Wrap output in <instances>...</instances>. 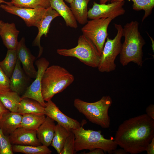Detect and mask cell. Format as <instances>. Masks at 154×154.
<instances>
[{
	"mask_svg": "<svg viewBox=\"0 0 154 154\" xmlns=\"http://www.w3.org/2000/svg\"><path fill=\"white\" fill-rule=\"evenodd\" d=\"M16 51L17 59L22 64L25 72L31 78L35 79L37 72L33 63L36 58L26 47L24 38L23 37L19 42Z\"/></svg>",
	"mask_w": 154,
	"mask_h": 154,
	"instance_id": "cell-14",
	"label": "cell"
},
{
	"mask_svg": "<svg viewBox=\"0 0 154 154\" xmlns=\"http://www.w3.org/2000/svg\"><path fill=\"white\" fill-rule=\"evenodd\" d=\"M84 124H81L78 128L71 130L75 136L74 149L76 152L84 149L90 151L100 148L104 152L111 154L117 148V145L114 140L105 138L100 130L85 129L83 127Z\"/></svg>",
	"mask_w": 154,
	"mask_h": 154,
	"instance_id": "cell-5",
	"label": "cell"
},
{
	"mask_svg": "<svg viewBox=\"0 0 154 154\" xmlns=\"http://www.w3.org/2000/svg\"><path fill=\"white\" fill-rule=\"evenodd\" d=\"M69 130L57 123L56 125L54 136L51 144L58 154H60L66 140L70 134Z\"/></svg>",
	"mask_w": 154,
	"mask_h": 154,
	"instance_id": "cell-24",
	"label": "cell"
},
{
	"mask_svg": "<svg viewBox=\"0 0 154 154\" xmlns=\"http://www.w3.org/2000/svg\"><path fill=\"white\" fill-rule=\"evenodd\" d=\"M100 4H106L107 2H110V0H99Z\"/></svg>",
	"mask_w": 154,
	"mask_h": 154,
	"instance_id": "cell-39",
	"label": "cell"
},
{
	"mask_svg": "<svg viewBox=\"0 0 154 154\" xmlns=\"http://www.w3.org/2000/svg\"><path fill=\"white\" fill-rule=\"evenodd\" d=\"M56 52L61 56L75 57L86 65L94 68L98 67L101 56L94 44L83 35L79 36L76 47L57 49Z\"/></svg>",
	"mask_w": 154,
	"mask_h": 154,
	"instance_id": "cell-6",
	"label": "cell"
},
{
	"mask_svg": "<svg viewBox=\"0 0 154 154\" xmlns=\"http://www.w3.org/2000/svg\"><path fill=\"white\" fill-rule=\"evenodd\" d=\"M50 7L56 11L64 19L66 25L76 29L77 21L70 9L63 0H49Z\"/></svg>",
	"mask_w": 154,
	"mask_h": 154,
	"instance_id": "cell-20",
	"label": "cell"
},
{
	"mask_svg": "<svg viewBox=\"0 0 154 154\" xmlns=\"http://www.w3.org/2000/svg\"><path fill=\"white\" fill-rule=\"evenodd\" d=\"M126 0L133 2L132 7L134 10L144 11L145 13L142 19V22L151 15L154 7V0H110V2H121Z\"/></svg>",
	"mask_w": 154,
	"mask_h": 154,
	"instance_id": "cell-26",
	"label": "cell"
},
{
	"mask_svg": "<svg viewBox=\"0 0 154 154\" xmlns=\"http://www.w3.org/2000/svg\"><path fill=\"white\" fill-rule=\"evenodd\" d=\"M0 7L6 12L20 17L27 26H35L37 27L46 9L19 7L11 4H1Z\"/></svg>",
	"mask_w": 154,
	"mask_h": 154,
	"instance_id": "cell-10",
	"label": "cell"
},
{
	"mask_svg": "<svg viewBox=\"0 0 154 154\" xmlns=\"http://www.w3.org/2000/svg\"><path fill=\"white\" fill-rule=\"evenodd\" d=\"M11 90L15 92L21 96L33 81L22 68L20 61L17 59L12 74L9 78Z\"/></svg>",
	"mask_w": 154,
	"mask_h": 154,
	"instance_id": "cell-13",
	"label": "cell"
},
{
	"mask_svg": "<svg viewBox=\"0 0 154 154\" xmlns=\"http://www.w3.org/2000/svg\"><path fill=\"white\" fill-rule=\"evenodd\" d=\"M9 136L5 135L0 129V154H13Z\"/></svg>",
	"mask_w": 154,
	"mask_h": 154,
	"instance_id": "cell-30",
	"label": "cell"
},
{
	"mask_svg": "<svg viewBox=\"0 0 154 154\" xmlns=\"http://www.w3.org/2000/svg\"><path fill=\"white\" fill-rule=\"evenodd\" d=\"M35 64L37 68V76L21 97L33 99L45 107L46 104L42 94L41 83L43 74L48 67L49 62L45 58H41L36 61Z\"/></svg>",
	"mask_w": 154,
	"mask_h": 154,
	"instance_id": "cell-9",
	"label": "cell"
},
{
	"mask_svg": "<svg viewBox=\"0 0 154 154\" xmlns=\"http://www.w3.org/2000/svg\"><path fill=\"white\" fill-rule=\"evenodd\" d=\"M17 60L16 49L8 50L5 58L0 61L1 68L9 78L15 68Z\"/></svg>",
	"mask_w": 154,
	"mask_h": 154,
	"instance_id": "cell-28",
	"label": "cell"
},
{
	"mask_svg": "<svg viewBox=\"0 0 154 154\" xmlns=\"http://www.w3.org/2000/svg\"><path fill=\"white\" fill-rule=\"evenodd\" d=\"M146 114L151 119L154 120V105L150 104L146 108Z\"/></svg>",
	"mask_w": 154,
	"mask_h": 154,
	"instance_id": "cell-33",
	"label": "cell"
},
{
	"mask_svg": "<svg viewBox=\"0 0 154 154\" xmlns=\"http://www.w3.org/2000/svg\"><path fill=\"white\" fill-rule=\"evenodd\" d=\"M127 153L123 149H116L113 151L111 154H125Z\"/></svg>",
	"mask_w": 154,
	"mask_h": 154,
	"instance_id": "cell-37",
	"label": "cell"
},
{
	"mask_svg": "<svg viewBox=\"0 0 154 154\" xmlns=\"http://www.w3.org/2000/svg\"><path fill=\"white\" fill-rule=\"evenodd\" d=\"M9 137L12 145L35 146L42 145L37 137L36 130H28L21 127Z\"/></svg>",
	"mask_w": 154,
	"mask_h": 154,
	"instance_id": "cell-15",
	"label": "cell"
},
{
	"mask_svg": "<svg viewBox=\"0 0 154 154\" xmlns=\"http://www.w3.org/2000/svg\"><path fill=\"white\" fill-rule=\"evenodd\" d=\"M54 121L47 116L37 130V137L42 145L48 147L51 145L56 126Z\"/></svg>",
	"mask_w": 154,
	"mask_h": 154,
	"instance_id": "cell-19",
	"label": "cell"
},
{
	"mask_svg": "<svg viewBox=\"0 0 154 154\" xmlns=\"http://www.w3.org/2000/svg\"><path fill=\"white\" fill-rule=\"evenodd\" d=\"M9 111L5 107L0 100V120L2 117L3 115L5 113Z\"/></svg>",
	"mask_w": 154,
	"mask_h": 154,
	"instance_id": "cell-36",
	"label": "cell"
},
{
	"mask_svg": "<svg viewBox=\"0 0 154 154\" xmlns=\"http://www.w3.org/2000/svg\"><path fill=\"white\" fill-rule=\"evenodd\" d=\"M154 137V120L146 114L125 120L119 126L114 141L127 153L137 154L145 151Z\"/></svg>",
	"mask_w": 154,
	"mask_h": 154,
	"instance_id": "cell-1",
	"label": "cell"
},
{
	"mask_svg": "<svg viewBox=\"0 0 154 154\" xmlns=\"http://www.w3.org/2000/svg\"><path fill=\"white\" fill-rule=\"evenodd\" d=\"M74 80L73 75L64 68L57 65L48 67L43 74L41 92L44 100H51L55 94L62 92Z\"/></svg>",
	"mask_w": 154,
	"mask_h": 154,
	"instance_id": "cell-3",
	"label": "cell"
},
{
	"mask_svg": "<svg viewBox=\"0 0 154 154\" xmlns=\"http://www.w3.org/2000/svg\"><path fill=\"white\" fill-rule=\"evenodd\" d=\"M45 104V115L57 122V123L70 131L81 126V124L78 121L63 113L51 100Z\"/></svg>",
	"mask_w": 154,
	"mask_h": 154,
	"instance_id": "cell-12",
	"label": "cell"
},
{
	"mask_svg": "<svg viewBox=\"0 0 154 154\" xmlns=\"http://www.w3.org/2000/svg\"><path fill=\"white\" fill-rule=\"evenodd\" d=\"M145 151L147 154H154V137L147 145Z\"/></svg>",
	"mask_w": 154,
	"mask_h": 154,
	"instance_id": "cell-34",
	"label": "cell"
},
{
	"mask_svg": "<svg viewBox=\"0 0 154 154\" xmlns=\"http://www.w3.org/2000/svg\"><path fill=\"white\" fill-rule=\"evenodd\" d=\"M19 33L14 23L0 21V36L8 50L16 49L19 43L18 37Z\"/></svg>",
	"mask_w": 154,
	"mask_h": 154,
	"instance_id": "cell-17",
	"label": "cell"
},
{
	"mask_svg": "<svg viewBox=\"0 0 154 154\" xmlns=\"http://www.w3.org/2000/svg\"><path fill=\"white\" fill-rule=\"evenodd\" d=\"M10 2L11 5L21 8L47 9L50 7L49 0H11Z\"/></svg>",
	"mask_w": 154,
	"mask_h": 154,
	"instance_id": "cell-29",
	"label": "cell"
},
{
	"mask_svg": "<svg viewBox=\"0 0 154 154\" xmlns=\"http://www.w3.org/2000/svg\"><path fill=\"white\" fill-rule=\"evenodd\" d=\"M104 151L102 149L97 148L93 150L90 151L88 152L84 153L86 154H104Z\"/></svg>",
	"mask_w": 154,
	"mask_h": 154,
	"instance_id": "cell-35",
	"label": "cell"
},
{
	"mask_svg": "<svg viewBox=\"0 0 154 154\" xmlns=\"http://www.w3.org/2000/svg\"><path fill=\"white\" fill-rule=\"evenodd\" d=\"M2 3H4L5 4L7 5H10L11 4L10 2H7L4 0H0V5Z\"/></svg>",
	"mask_w": 154,
	"mask_h": 154,
	"instance_id": "cell-38",
	"label": "cell"
},
{
	"mask_svg": "<svg viewBox=\"0 0 154 154\" xmlns=\"http://www.w3.org/2000/svg\"><path fill=\"white\" fill-rule=\"evenodd\" d=\"M91 0H73L70 8L76 21L84 25L88 21L87 6Z\"/></svg>",
	"mask_w": 154,
	"mask_h": 154,
	"instance_id": "cell-21",
	"label": "cell"
},
{
	"mask_svg": "<svg viewBox=\"0 0 154 154\" xmlns=\"http://www.w3.org/2000/svg\"><path fill=\"white\" fill-rule=\"evenodd\" d=\"M21 127L28 130H36L44 121L45 115L30 113L22 115Z\"/></svg>",
	"mask_w": 154,
	"mask_h": 154,
	"instance_id": "cell-25",
	"label": "cell"
},
{
	"mask_svg": "<svg viewBox=\"0 0 154 154\" xmlns=\"http://www.w3.org/2000/svg\"><path fill=\"white\" fill-rule=\"evenodd\" d=\"M114 25L117 33L113 39L107 38L97 67L101 72H109L115 70V61L121 50L123 28L120 24L114 23Z\"/></svg>",
	"mask_w": 154,
	"mask_h": 154,
	"instance_id": "cell-7",
	"label": "cell"
},
{
	"mask_svg": "<svg viewBox=\"0 0 154 154\" xmlns=\"http://www.w3.org/2000/svg\"><path fill=\"white\" fill-rule=\"evenodd\" d=\"M114 19L109 17L92 19L88 21L81 28L83 35L92 42L100 55L108 35V26Z\"/></svg>",
	"mask_w": 154,
	"mask_h": 154,
	"instance_id": "cell-8",
	"label": "cell"
},
{
	"mask_svg": "<svg viewBox=\"0 0 154 154\" xmlns=\"http://www.w3.org/2000/svg\"><path fill=\"white\" fill-rule=\"evenodd\" d=\"M17 112L21 115L30 113L45 115L44 107L36 100L27 98H21Z\"/></svg>",
	"mask_w": 154,
	"mask_h": 154,
	"instance_id": "cell-22",
	"label": "cell"
},
{
	"mask_svg": "<svg viewBox=\"0 0 154 154\" xmlns=\"http://www.w3.org/2000/svg\"><path fill=\"white\" fill-rule=\"evenodd\" d=\"M75 136L71 131L67 138L60 154H74L76 152L74 149Z\"/></svg>",
	"mask_w": 154,
	"mask_h": 154,
	"instance_id": "cell-31",
	"label": "cell"
},
{
	"mask_svg": "<svg viewBox=\"0 0 154 154\" xmlns=\"http://www.w3.org/2000/svg\"><path fill=\"white\" fill-rule=\"evenodd\" d=\"M21 96L17 92L11 90L0 91V100L10 112H17Z\"/></svg>",
	"mask_w": 154,
	"mask_h": 154,
	"instance_id": "cell-23",
	"label": "cell"
},
{
	"mask_svg": "<svg viewBox=\"0 0 154 154\" xmlns=\"http://www.w3.org/2000/svg\"><path fill=\"white\" fill-rule=\"evenodd\" d=\"M13 153L25 154H50L52 151L48 147L41 145L38 146L12 145Z\"/></svg>",
	"mask_w": 154,
	"mask_h": 154,
	"instance_id": "cell-27",
	"label": "cell"
},
{
	"mask_svg": "<svg viewBox=\"0 0 154 154\" xmlns=\"http://www.w3.org/2000/svg\"><path fill=\"white\" fill-rule=\"evenodd\" d=\"M139 23L136 21L127 23L123 29L124 41L120 53V61L123 66L133 62L138 66H142V48L145 41L139 30Z\"/></svg>",
	"mask_w": 154,
	"mask_h": 154,
	"instance_id": "cell-2",
	"label": "cell"
},
{
	"mask_svg": "<svg viewBox=\"0 0 154 154\" xmlns=\"http://www.w3.org/2000/svg\"><path fill=\"white\" fill-rule=\"evenodd\" d=\"M125 1L115 2L108 4L93 2L92 7L88 11V18L91 20L112 17L123 15L125 10L123 7Z\"/></svg>",
	"mask_w": 154,
	"mask_h": 154,
	"instance_id": "cell-11",
	"label": "cell"
},
{
	"mask_svg": "<svg viewBox=\"0 0 154 154\" xmlns=\"http://www.w3.org/2000/svg\"><path fill=\"white\" fill-rule=\"evenodd\" d=\"M112 103L111 97L106 96L94 102H87L76 98L74 100V105L90 121L102 128H107L110 127V124L108 112Z\"/></svg>",
	"mask_w": 154,
	"mask_h": 154,
	"instance_id": "cell-4",
	"label": "cell"
},
{
	"mask_svg": "<svg viewBox=\"0 0 154 154\" xmlns=\"http://www.w3.org/2000/svg\"><path fill=\"white\" fill-rule=\"evenodd\" d=\"M22 115L9 111L0 120V129L6 136H9L17 129L21 127Z\"/></svg>",
	"mask_w": 154,
	"mask_h": 154,
	"instance_id": "cell-18",
	"label": "cell"
},
{
	"mask_svg": "<svg viewBox=\"0 0 154 154\" xmlns=\"http://www.w3.org/2000/svg\"><path fill=\"white\" fill-rule=\"evenodd\" d=\"M11 90L9 78L7 76L0 65V91Z\"/></svg>",
	"mask_w": 154,
	"mask_h": 154,
	"instance_id": "cell-32",
	"label": "cell"
},
{
	"mask_svg": "<svg viewBox=\"0 0 154 154\" xmlns=\"http://www.w3.org/2000/svg\"><path fill=\"white\" fill-rule=\"evenodd\" d=\"M67 2V3H70V4H71L73 0H64Z\"/></svg>",
	"mask_w": 154,
	"mask_h": 154,
	"instance_id": "cell-40",
	"label": "cell"
},
{
	"mask_svg": "<svg viewBox=\"0 0 154 154\" xmlns=\"http://www.w3.org/2000/svg\"><path fill=\"white\" fill-rule=\"evenodd\" d=\"M60 16L58 13L50 7L46 9L37 28L38 29L37 35L34 39L33 46H38L39 48V52L38 57L42 55L43 48L41 46L40 40L41 37L44 35L47 37L48 33L50 24L52 20L56 17Z\"/></svg>",
	"mask_w": 154,
	"mask_h": 154,
	"instance_id": "cell-16",
	"label": "cell"
}]
</instances>
